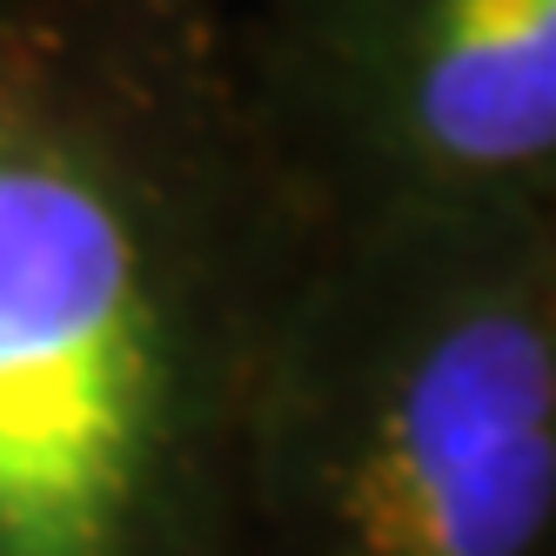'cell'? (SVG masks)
I'll list each match as a JSON object with an SVG mask.
<instances>
[{"label":"cell","instance_id":"3957f363","mask_svg":"<svg viewBox=\"0 0 556 556\" xmlns=\"http://www.w3.org/2000/svg\"><path fill=\"white\" fill-rule=\"evenodd\" d=\"M228 54L315 235L556 208V0H228Z\"/></svg>","mask_w":556,"mask_h":556},{"label":"cell","instance_id":"7a4b0ae2","mask_svg":"<svg viewBox=\"0 0 556 556\" xmlns=\"http://www.w3.org/2000/svg\"><path fill=\"white\" fill-rule=\"evenodd\" d=\"M242 556H556V208L315 235L255 389Z\"/></svg>","mask_w":556,"mask_h":556},{"label":"cell","instance_id":"6da1fadb","mask_svg":"<svg viewBox=\"0 0 556 556\" xmlns=\"http://www.w3.org/2000/svg\"><path fill=\"white\" fill-rule=\"evenodd\" d=\"M308 242L228 0H0V556H242Z\"/></svg>","mask_w":556,"mask_h":556}]
</instances>
